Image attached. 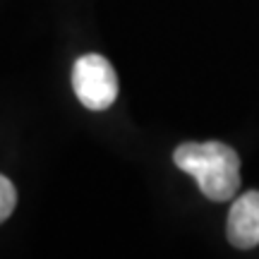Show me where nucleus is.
<instances>
[{"mask_svg":"<svg viewBox=\"0 0 259 259\" xmlns=\"http://www.w3.org/2000/svg\"><path fill=\"white\" fill-rule=\"evenodd\" d=\"M173 161L211 202H228L240 187V158L223 142H185L173 151Z\"/></svg>","mask_w":259,"mask_h":259,"instance_id":"obj_1","label":"nucleus"},{"mask_svg":"<svg viewBox=\"0 0 259 259\" xmlns=\"http://www.w3.org/2000/svg\"><path fill=\"white\" fill-rule=\"evenodd\" d=\"M15 204H17V190L8 178L0 176V223L15 211Z\"/></svg>","mask_w":259,"mask_h":259,"instance_id":"obj_4","label":"nucleus"},{"mask_svg":"<svg viewBox=\"0 0 259 259\" xmlns=\"http://www.w3.org/2000/svg\"><path fill=\"white\" fill-rule=\"evenodd\" d=\"M226 233L233 247L250 250L259 245V190L240 194L233 202Z\"/></svg>","mask_w":259,"mask_h":259,"instance_id":"obj_3","label":"nucleus"},{"mask_svg":"<svg viewBox=\"0 0 259 259\" xmlns=\"http://www.w3.org/2000/svg\"><path fill=\"white\" fill-rule=\"evenodd\" d=\"M72 89L84 108L106 111L118 99V74L103 56L87 53L72 67Z\"/></svg>","mask_w":259,"mask_h":259,"instance_id":"obj_2","label":"nucleus"}]
</instances>
